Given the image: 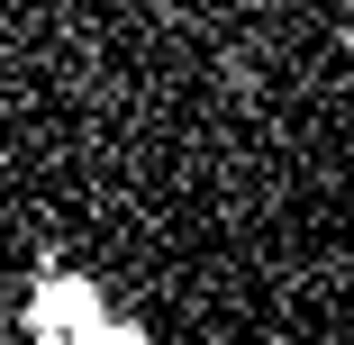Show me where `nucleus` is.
Wrapping results in <instances>:
<instances>
[{"instance_id": "obj_1", "label": "nucleus", "mask_w": 354, "mask_h": 345, "mask_svg": "<svg viewBox=\"0 0 354 345\" xmlns=\"http://www.w3.org/2000/svg\"><path fill=\"white\" fill-rule=\"evenodd\" d=\"M28 345H146V327L118 318L100 282L82 272H37L28 291Z\"/></svg>"}]
</instances>
